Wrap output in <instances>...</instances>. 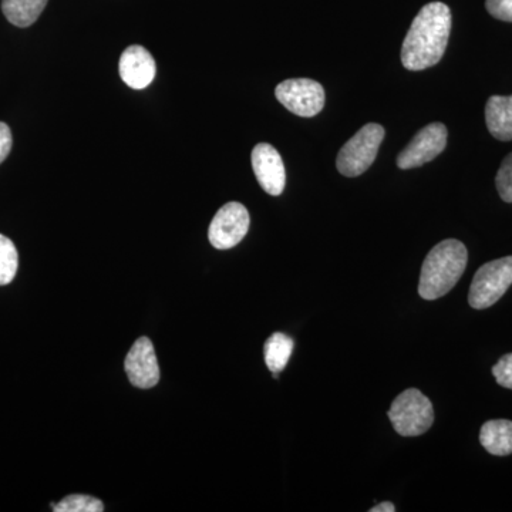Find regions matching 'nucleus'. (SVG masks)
Wrapping results in <instances>:
<instances>
[{
    "instance_id": "obj_1",
    "label": "nucleus",
    "mask_w": 512,
    "mask_h": 512,
    "mask_svg": "<svg viewBox=\"0 0 512 512\" xmlns=\"http://www.w3.org/2000/svg\"><path fill=\"white\" fill-rule=\"evenodd\" d=\"M450 32V8L443 2L427 3L417 13L404 39L403 66L410 72L436 66L446 53Z\"/></svg>"
},
{
    "instance_id": "obj_2",
    "label": "nucleus",
    "mask_w": 512,
    "mask_h": 512,
    "mask_svg": "<svg viewBox=\"0 0 512 512\" xmlns=\"http://www.w3.org/2000/svg\"><path fill=\"white\" fill-rule=\"evenodd\" d=\"M468 262L466 245L457 239H446L431 249L421 266L419 295L436 301L447 295L460 281Z\"/></svg>"
},
{
    "instance_id": "obj_3",
    "label": "nucleus",
    "mask_w": 512,
    "mask_h": 512,
    "mask_svg": "<svg viewBox=\"0 0 512 512\" xmlns=\"http://www.w3.org/2000/svg\"><path fill=\"white\" fill-rule=\"evenodd\" d=\"M387 416L400 436H421L433 426V404L420 390H404L394 399Z\"/></svg>"
},
{
    "instance_id": "obj_4",
    "label": "nucleus",
    "mask_w": 512,
    "mask_h": 512,
    "mask_svg": "<svg viewBox=\"0 0 512 512\" xmlns=\"http://www.w3.org/2000/svg\"><path fill=\"white\" fill-rule=\"evenodd\" d=\"M384 138V128L380 124L370 123L350 138L348 143L340 148L336 167L345 177H359L375 163L380 144Z\"/></svg>"
},
{
    "instance_id": "obj_5",
    "label": "nucleus",
    "mask_w": 512,
    "mask_h": 512,
    "mask_svg": "<svg viewBox=\"0 0 512 512\" xmlns=\"http://www.w3.org/2000/svg\"><path fill=\"white\" fill-rule=\"evenodd\" d=\"M512 285V256L495 259L478 269L471 282L468 302L471 308L487 309L495 305Z\"/></svg>"
},
{
    "instance_id": "obj_6",
    "label": "nucleus",
    "mask_w": 512,
    "mask_h": 512,
    "mask_svg": "<svg viewBox=\"0 0 512 512\" xmlns=\"http://www.w3.org/2000/svg\"><path fill=\"white\" fill-rule=\"evenodd\" d=\"M276 99L285 109L299 117H315L325 106L322 84L311 79H291L279 83Z\"/></svg>"
},
{
    "instance_id": "obj_7",
    "label": "nucleus",
    "mask_w": 512,
    "mask_h": 512,
    "mask_svg": "<svg viewBox=\"0 0 512 512\" xmlns=\"http://www.w3.org/2000/svg\"><path fill=\"white\" fill-rule=\"evenodd\" d=\"M249 224H251V218L247 208L239 202H228L215 214L208 229V238L212 247L217 249L237 247L248 234Z\"/></svg>"
},
{
    "instance_id": "obj_8",
    "label": "nucleus",
    "mask_w": 512,
    "mask_h": 512,
    "mask_svg": "<svg viewBox=\"0 0 512 512\" xmlns=\"http://www.w3.org/2000/svg\"><path fill=\"white\" fill-rule=\"evenodd\" d=\"M447 136V127L441 123H431L421 128L397 157V167L412 170L430 163L443 153L447 146Z\"/></svg>"
},
{
    "instance_id": "obj_9",
    "label": "nucleus",
    "mask_w": 512,
    "mask_h": 512,
    "mask_svg": "<svg viewBox=\"0 0 512 512\" xmlns=\"http://www.w3.org/2000/svg\"><path fill=\"white\" fill-rule=\"evenodd\" d=\"M126 373L133 386L138 389H151L160 380V366L151 340L140 338L131 346L126 357Z\"/></svg>"
},
{
    "instance_id": "obj_10",
    "label": "nucleus",
    "mask_w": 512,
    "mask_h": 512,
    "mask_svg": "<svg viewBox=\"0 0 512 512\" xmlns=\"http://www.w3.org/2000/svg\"><path fill=\"white\" fill-rule=\"evenodd\" d=\"M252 168L259 185L269 195L278 197L285 190L286 171L281 154L271 144H258L252 151Z\"/></svg>"
},
{
    "instance_id": "obj_11",
    "label": "nucleus",
    "mask_w": 512,
    "mask_h": 512,
    "mask_svg": "<svg viewBox=\"0 0 512 512\" xmlns=\"http://www.w3.org/2000/svg\"><path fill=\"white\" fill-rule=\"evenodd\" d=\"M120 76L128 87L143 90L153 83L156 77V60L143 46H130L120 57Z\"/></svg>"
},
{
    "instance_id": "obj_12",
    "label": "nucleus",
    "mask_w": 512,
    "mask_h": 512,
    "mask_svg": "<svg viewBox=\"0 0 512 512\" xmlns=\"http://www.w3.org/2000/svg\"><path fill=\"white\" fill-rule=\"evenodd\" d=\"M485 123L491 136L512 140V96H493L485 106Z\"/></svg>"
},
{
    "instance_id": "obj_13",
    "label": "nucleus",
    "mask_w": 512,
    "mask_h": 512,
    "mask_svg": "<svg viewBox=\"0 0 512 512\" xmlns=\"http://www.w3.org/2000/svg\"><path fill=\"white\" fill-rule=\"evenodd\" d=\"M480 443L493 456H510L512 454V421H487L481 427Z\"/></svg>"
},
{
    "instance_id": "obj_14",
    "label": "nucleus",
    "mask_w": 512,
    "mask_h": 512,
    "mask_svg": "<svg viewBox=\"0 0 512 512\" xmlns=\"http://www.w3.org/2000/svg\"><path fill=\"white\" fill-rule=\"evenodd\" d=\"M46 5L47 0H2L3 15L19 28L32 26L42 15Z\"/></svg>"
},
{
    "instance_id": "obj_15",
    "label": "nucleus",
    "mask_w": 512,
    "mask_h": 512,
    "mask_svg": "<svg viewBox=\"0 0 512 512\" xmlns=\"http://www.w3.org/2000/svg\"><path fill=\"white\" fill-rule=\"evenodd\" d=\"M293 346H295L293 339L285 333H274L271 338L266 340L264 348L265 363L275 377H278L279 372H282L288 365Z\"/></svg>"
},
{
    "instance_id": "obj_16",
    "label": "nucleus",
    "mask_w": 512,
    "mask_h": 512,
    "mask_svg": "<svg viewBox=\"0 0 512 512\" xmlns=\"http://www.w3.org/2000/svg\"><path fill=\"white\" fill-rule=\"evenodd\" d=\"M19 254L15 244L0 234V286L9 285L18 274Z\"/></svg>"
},
{
    "instance_id": "obj_17",
    "label": "nucleus",
    "mask_w": 512,
    "mask_h": 512,
    "mask_svg": "<svg viewBox=\"0 0 512 512\" xmlns=\"http://www.w3.org/2000/svg\"><path fill=\"white\" fill-rule=\"evenodd\" d=\"M56 512H103L104 505L92 495L73 494L59 504H52Z\"/></svg>"
},
{
    "instance_id": "obj_18",
    "label": "nucleus",
    "mask_w": 512,
    "mask_h": 512,
    "mask_svg": "<svg viewBox=\"0 0 512 512\" xmlns=\"http://www.w3.org/2000/svg\"><path fill=\"white\" fill-rule=\"evenodd\" d=\"M495 185H497L498 194L501 200L512 202V153L505 157L497 177H495Z\"/></svg>"
},
{
    "instance_id": "obj_19",
    "label": "nucleus",
    "mask_w": 512,
    "mask_h": 512,
    "mask_svg": "<svg viewBox=\"0 0 512 512\" xmlns=\"http://www.w3.org/2000/svg\"><path fill=\"white\" fill-rule=\"evenodd\" d=\"M493 375L500 386L512 390V353L498 360L497 365L493 367Z\"/></svg>"
},
{
    "instance_id": "obj_20",
    "label": "nucleus",
    "mask_w": 512,
    "mask_h": 512,
    "mask_svg": "<svg viewBox=\"0 0 512 512\" xmlns=\"http://www.w3.org/2000/svg\"><path fill=\"white\" fill-rule=\"evenodd\" d=\"M485 8L493 18L512 22V0H485Z\"/></svg>"
},
{
    "instance_id": "obj_21",
    "label": "nucleus",
    "mask_w": 512,
    "mask_h": 512,
    "mask_svg": "<svg viewBox=\"0 0 512 512\" xmlns=\"http://www.w3.org/2000/svg\"><path fill=\"white\" fill-rule=\"evenodd\" d=\"M12 144V133L8 124L0 123V164L8 158Z\"/></svg>"
},
{
    "instance_id": "obj_22",
    "label": "nucleus",
    "mask_w": 512,
    "mask_h": 512,
    "mask_svg": "<svg viewBox=\"0 0 512 512\" xmlns=\"http://www.w3.org/2000/svg\"><path fill=\"white\" fill-rule=\"evenodd\" d=\"M370 512H394L396 507L392 503H380L376 507L370 508Z\"/></svg>"
}]
</instances>
